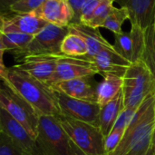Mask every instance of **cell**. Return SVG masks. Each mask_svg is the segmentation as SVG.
Here are the masks:
<instances>
[{
  "instance_id": "obj_1",
  "label": "cell",
  "mask_w": 155,
  "mask_h": 155,
  "mask_svg": "<svg viewBox=\"0 0 155 155\" xmlns=\"http://www.w3.org/2000/svg\"><path fill=\"white\" fill-rule=\"evenodd\" d=\"M24 98L38 114L58 116L61 114L55 91L15 65L7 69L6 80L3 82Z\"/></svg>"
},
{
  "instance_id": "obj_2",
  "label": "cell",
  "mask_w": 155,
  "mask_h": 155,
  "mask_svg": "<svg viewBox=\"0 0 155 155\" xmlns=\"http://www.w3.org/2000/svg\"><path fill=\"white\" fill-rule=\"evenodd\" d=\"M155 129V95L136 110L116 149L108 155H143L152 147Z\"/></svg>"
},
{
  "instance_id": "obj_3",
  "label": "cell",
  "mask_w": 155,
  "mask_h": 155,
  "mask_svg": "<svg viewBox=\"0 0 155 155\" xmlns=\"http://www.w3.org/2000/svg\"><path fill=\"white\" fill-rule=\"evenodd\" d=\"M124 107L136 111L150 96L155 95V78L143 61L131 64L123 75Z\"/></svg>"
},
{
  "instance_id": "obj_4",
  "label": "cell",
  "mask_w": 155,
  "mask_h": 155,
  "mask_svg": "<svg viewBox=\"0 0 155 155\" xmlns=\"http://www.w3.org/2000/svg\"><path fill=\"white\" fill-rule=\"evenodd\" d=\"M69 139L85 154L107 155L104 150V136L99 126L68 118L56 116Z\"/></svg>"
},
{
  "instance_id": "obj_5",
  "label": "cell",
  "mask_w": 155,
  "mask_h": 155,
  "mask_svg": "<svg viewBox=\"0 0 155 155\" xmlns=\"http://www.w3.org/2000/svg\"><path fill=\"white\" fill-rule=\"evenodd\" d=\"M35 141L45 155L70 153V139L56 116L39 115Z\"/></svg>"
},
{
  "instance_id": "obj_6",
  "label": "cell",
  "mask_w": 155,
  "mask_h": 155,
  "mask_svg": "<svg viewBox=\"0 0 155 155\" xmlns=\"http://www.w3.org/2000/svg\"><path fill=\"white\" fill-rule=\"evenodd\" d=\"M0 107L6 111L35 140L40 114L24 98L4 83L0 84Z\"/></svg>"
},
{
  "instance_id": "obj_7",
  "label": "cell",
  "mask_w": 155,
  "mask_h": 155,
  "mask_svg": "<svg viewBox=\"0 0 155 155\" xmlns=\"http://www.w3.org/2000/svg\"><path fill=\"white\" fill-rule=\"evenodd\" d=\"M69 32V26L47 24L39 33L34 35V38L25 48L15 54L19 58L26 55L62 54L61 45Z\"/></svg>"
},
{
  "instance_id": "obj_8",
  "label": "cell",
  "mask_w": 155,
  "mask_h": 155,
  "mask_svg": "<svg viewBox=\"0 0 155 155\" xmlns=\"http://www.w3.org/2000/svg\"><path fill=\"white\" fill-rule=\"evenodd\" d=\"M0 129L10 138L14 146L22 155H45L28 132L1 107Z\"/></svg>"
},
{
  "instance_id": "obj_9",
  "label": "cell",
  "mask_w": 155,
  "mask_h": 155,
  "mask_svg": "<svg viewBox=\"0 0 155 155\" xmlns=\"http://www.w3.org/2000/svg\"><path fill=\"white\" fill-rule=\"evenodd\" d=\"M61 114L71 119L99 126L100 105L97 103L72 98L55 91Z\"/></svg>"
},
{
  "instance_id": "obj_10",
  "label": "cell",
  "mask_w": 155,
  "mask_h": 155,
  "mask_svg": "<svg viewBox=\"0 0 155 155\" xmlns=\"http://www.w3.org/2000/svg\"><path fill=\"white\" fill-rule=\"evenodd\" d=\"M114 50L129 63L141 61L144 47L143 30L137 25L131 24L129 31L114 35Z\"/></svg>"
},
{
  "instance_id": "obj_11",
  "label": "cell",
  "mask_w": 155,
  "mask_h": 155,
  "mask_svg": "<svg viewBox=\"0 0 155 155\" xmlns=\"http://www.w3.org/2000/svg\"><path fill=\"white\" fill-rule=\"evenodd\" d=\"M98 72L92 63L74 57L61 55L58 60L56 69L46 83L50 86L63 81H68L82 77H94Z\"/></svg>"
},
{
  "instance_id": "obj_12",
  "label": "cell",
  "mask_w": 155,
  "mask_h": 155,
  "mask_svg": "<svg viewBox=\"0 0 155 155\" xmlns=\"http://www.w3.org/2000/svg\"><path fill=\"white\" fill-rule=\"evenodd\" d=\"M63 54H38L26 55L20 58L16 67L25 71L35 78L47 83L54 74L58 60Z\"/></svg>"
},
{
  "instance_id": "obj_13",
  "label": "cell",
  "mask_w": 155,
  "mask_h": 155,
  "mask_svg": "<svg viewBox=\"0 0 155 155\" xmlns=\"http://www.w3.org/2000/svg\"><path fill=\"white\" fill-rule=\"evenodd\" d=\"M32 13L48 24L58 26H68L73 23L74 17V11L67 0H46Z\"/></svg>"
},
{
  "instance_id": "obj_14",
  "label": "cell",
  "mask_w": 155,
  "mask_h": 155,
  "mask_svg": "<svg viewBox=\"0 0 155 155\" xmlns=\"http://www.w3.org/2000/svg\"><path fill=\"white\" fill-rule=\"evenodd\" d=\"M48 23L36 16L34 13L4 17L2 33H21L35 35Z\"/></svg>"
},
{
  "instance_id": "obj_15",
  "label": "cell",
  "mask_w": 155,
  "mask_h": 155,
  "mask_svg": "<svg viewBox=\"0 0 155 155\" xmlns=\"http://www.w3.org/2000/svg\"><path fill=\"white\" fill-rule=\"evenodd\" d=\"M92 63L98 74H115L124 75L126 69L131 65L127 60L122 57L113 47L104 48L88 60Z\"/></svg>"
},
{
  "instance_id": "obj_16",
  "label": "cell",
  "mask_w": 155,
  "mask_h": 155,
  "mask_svg": "<svg viewBox=\"0 0 155 155\" xmlns=\"http://www.w3.org/2000/svg\"><path fill=\"white\" fill-rule=\"evenodd\" d=\"M92 77L75 78L59 82L51 85L57 92L63 93L72 98L96 103V85L91 83Z\"/></svg>"
},
{
  "instance_id": "obj_17",
  "label": "cell",
  "mask_w": 155,
  "mask_h": 155,
  "mask_svg": "<svg viewBox=\"0 0 155 155\" xmlns=\"http://www.w3.org/2000/svg\"><path fill=\"white\" fill-rule=\"evenodd\" d=\"M129 12V21L143 31L152 23L155 12V0H115Z\"/></svg>"
},
{
  "instance_id": "obj_18",
  "label": "cell",
  "mask_w": 155,
  "mask_h": 155,
  "mask_svg": "<svg viewBox=\"0 0 155 155\" xmlns=\"http://www.w3.org/2000/svg\"><path fill=\"white\" fill-rule=\"evenodd\" d=\"M70 30L74 31L84 40L87 46V54L80 59L88 61L90 58L97 54L104 48H111L113 45L110 44L100 33L99 28H92L82 24H70Z\"/></svg>"
},
{
  "instance_id": "obj_19",
  "label": "cell",
  "mask_w": 155,
  "mask_h": 155,
  "mask_svg": "<svg viewBox=\"0 0 155 155\" xmlns=\"http://www.w3.org/2000/svg\"><path fill=\"white\" fill-rule=\"evenodd\" d=\"M124 108L123 93L118 94L114 99L100 107L99 113V128L105 137L112 131L116 119L121 111Z\"/></svg>"
},
{
  "instance_id": "obj_20",
  "label": "cell",
  "mask_w": 155,
  "mask_h": 155,
  "mask_svg": "<svg viewBox=\"0 0 155 155\" xmlns=\"http://www.w3.org/2000/svg\"><path fill=\"white\" fill-rule=\"evenodd\" d=\"M123 75L104 74L103 80L96 84V103L102 106L122 92Z\"/></svg>"
},
{
  "instance_id": "obj_21",
  "label": "cell",
  "mask_w": 155,
  "mask_h": 155,
  "mask_svg": "<svg viewBox=\"0 0 155 155\" xmlns=\"http://www.w3.org/2000/svg\"><path fill=\"white\" fill-rule=\"evenodd\" d=\"M61 54L69 57L80 58L87 54V46L82 36L74 31L70 30L62 42Z\"/></svg>"
},
{
  "instance_id": "obj_22",
  "label": "cell",
  "mask_w": 155,
  "mask_h": 155,
  "mask_svg": "<svg viewBox=\"0 0 155 155\" xmlns=\"http://www.w3.org/2000/svg\"><path fill=\"white\" fill-rule=\"evenodd\" d=\"M144 47L141 61L148 67L155 78V12L152 23L143 31Z\"/></svg>"
},
{
  "instance_id": "obj_23",
  "label": "cell",
  "mask_w": 155,
  "mask_h": 155,
  "mask_svg": "<svg viewBox=\"0 0 155 155\" xmlns=\"http://www.w3.org/2000/svg\"><path fill=\"white\" fill-rule=\"evenodd\" d=\"M34 35L21 33H1L0 39L5 51H11L14 54L25 48L32 41Z\"/></svg>"
},
{
  "instance_id": "obj_24",
  "label": "cell",
  "mask_w": 155,
  "mask_h": 155,
  "mask_svg": "<svg viewBox=\"0 0 155 155\" xmlns=\"http://www.w3.org/2000/svg\"><path fill=\"white\" fill-rule=\"evenodd\" d=\"M129 12L125 7L114 6L102 27L110 30L114 35H117L123 32V25L126 20H129Z\"/></svg>"
},
{
  "instance_id": "obj_25",
  "label": "cell",
  "mask_w": 155,
  "mask_h": 155,
  "mask_svg": "<svg viewBox=\"0 0 155 155\" xmlns=\"http://www.w3.org/2000/svg\"><path fill=\"white\" fill-rule=\"evenodd\" d=\"M114 2L115 0H103L94 12L86 25L92 28H101L112 8L114 6Z\"/></svg>"
},
{
  "instance_id": "obj_26",
  "label": "cell",
  "mask_w": 155,
  "mask_h": 155,
  "mask_svg": "<svg viewBox=\"0 0 155 155\" xmlns=\"http://www.w3.org/2000/svg\"><path fill=\"white\" fill-rule=\"evenodd\" d=\"M46 0H19L11 6V12L14 14H29L40 7Z\"/></svg>"
},
{
  "instance_id": "obj_27",
  "label": "cell",
  "mask_w": 155,
  "mask_h": 155,
  "mask_svg": "<svg viewBox=\"0 0 155 155\" xmlns=\"http://www.w3.org/2000/svg\"><path fill=\"white\" fill-rule=\"evenodd\" d=\"M135 112L136 111H134L132 109L124 107L121 111V113H120L118 118L116 119V121L114 123V125L112 130H117V131L125 132L127 127L129 126V124H130V123H131V121H132V119H133V117H134V115L135 114Z\"/></svg>"
},
{
  "instance_id": "obj_28",
  "label": "cell",
  "mask_w": 155,
  "mask_h": 155,
  "mask_svg": "<svg viewBox=\"0 0 155 155\" xmlns=\"http://www.w3.org/2000/svg\"><path fill=\"white\" fill-rule=\"evenodd\" d=\"M124 133L125 132L112 130L110 134L104 137V150L106 154L108 155L116 149V147L121 143Z\"/></svg>"
},
{
  "instance_id": "obj_29",
  "label": "cell",
  "mask_w": 155,
  "mask_h": 155,
  "mask_svg": "<svg viewBox=\"0 0 155 155\" xmlns=\"http://www.w3.org/2000/svg\"><path fill=\"white\" fill-rule=\"evenodd\" d=\"M103 0H87L84 4L83 7L81 9L79 24L86 25L87 23L89 22L91 16L93 15L94 12L95 11V9L97 8V6L100 5V3Z\"/></svg>"
},
{
  "instance_id": "obj_30",
  "label": "cell",
  "mask_w": 155,
  "mask_h": 155,
  "mask_svg": "<svg viewBox=\"0 0 155 155\" xmlns=\"http://www.w3.org/2000/svg\"><path fill=\"white\" fill-rule=\"evenodd\" d=\"M0 155H22L14 146L10 138L0 131Z\"/></svg>"
},
{
  "instance_id": "obj_31",
  "label": "cell",
  "mask_w": 155,
  "mask_h": 155,
  "mask_svg": "<svg viewBox=\"0 0 155 155\" xmlns=\"http://www.w3.org/2000/svg\"><path fill=\"white\" fill-rule=\"evenodd\" d=\"M69 5H71L74 14V17L73 20L72 24H79V20H80V14H81V9L84 5V4L87 1V0H67Z\"/></svg>"
},
{
  "instance_id": "obj_32",
  "label": "cell",
  "mask_w": 155,
  "mask_h": 155,
  "mask_svg": "<svg viewBox=\"0 0 155 155\" xmlns=\"http://www.w3.org/2000/svg\"><path fill=\"white\" fill-rule=\"evenodd\" d=\"M5 52V49L2 44V41L0 39V82H5L6 80V76H7V69L4 64L3 61V55L4 53Z\"/></svg>"
},
{
  "instance_id": "obj_33",
  "label": "cell",
  "mask_w": 155,
  "mask_h": 155,
  "mask_svg": "<svg viewBox=\"0 0 155 155\" xmlns=\"http://www.w3.org/2000/svg\"><path fill=\"white\" fill-rule=\"evenodd\" d=\"M19 0H0V15L4 17L11 12V6Z\"/></svg>"
},
{
  "instance_id": "obj_34",
  "label": "cell",
  "mask_w": 155,
  "mask_h": 155,
  "mask_svg": "<svg viewBox=\"0 0 155 155\" xmlns=\"http://www.w3.org/2000/svg\"><path fill=\"white\" fill-rule=\"evenodd\" d=\"M69 155H87L82 150H80L71 140H70V153Z\"/></svg>"
},
{
  "instance_id": "obj_35",
  "label": "cell",
  "mask_w": 155,
  "mask_h": 155,
  "mask_svg": "<svg viewBox=\"0 0 155 155\" xmlns=\"http://www.w3.org/2000/svg\"><path fill=\"white\" fill-rule=\"evenodd\" d=\"M3 22H4V16L0 15V34L2 33V27H3Z\"/></svg>"
},
{
  "instance_id": "obj_36",
  "label": "cell",
  "mask_w": 155,
  "mask_h": 155,
  "mask_svg": "<svg viewBox=\"0 0 155 155\" xmlns=\"http://www.w3.org/2000/svg\"><path fill=\"white\" fill-rule=\"evenodd\" d=\"M154 152H155L154 149H153V147H151V149H150V150H149V151H148V152H147L145 154H143V155H152L153 153H154Z\"/></svg>"
},
{
  "instance_id": "obj_37",
  "label": "cell",
  "mask_w": 155,
  "mask_h": 155,
  "mask_svg": "<svg viewBox=\"0 0 155 155\" xmlns=\"http://www.w3.org/2000/svg\"><path fill=\"white\" fill-rule=\"evenodd\" d=\"M152 147L155 150V129L154 133H153V142H152Z\"/></svg>"
},
{
  "instance_id": "obj_38",
  "label": "cell",
  "mask_w": 155,
  "mask_h": 155,
  "mask_svg": "<svg viewBox=\"0 0 155 155\" xmlns=\"http://www.w3.org/2000/svg\"><path fill=\"white\" fill-rule=\"evenodd\" d=\"M152 155H155V152H154V153H153V154H152Z\"/></svg>"
},
{
  "instance_id": "obj_39",
  "label": "cell",
  "mask_w": 155,
  "mask_h": 155,
  "mask_svg": "<svg viewBox=\"0 0 155 155\" xmlns=\"http://www.w3.org/2000/svg\"><path fill=\"white\" fill-rule=\"evenodd\" d=\"M0 131H1V129H0Z\"/></svg>"
}]
</instances>
